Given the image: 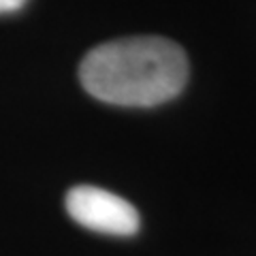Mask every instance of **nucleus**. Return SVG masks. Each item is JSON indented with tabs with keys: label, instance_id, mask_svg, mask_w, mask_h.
I'll use <instances>...</instances> for the list:
<instances>
[{
	"label": "nucleus",
	"instance_id": "1",
	"mask_svg": "<svg viewBox=\"0 0 256 256\" xmlns=\"http://www.w3.org/2000/svg\"><path fill=\"white\" fill-rule=\"evenodd\" d=\"M188 58L162 36H128L102 43L79 64L88 94L120 107H156L175 98L188 82Z\"/></svg>",
	"mask_w": 256,
	"mask_h": 256
},
{
	"label": "nucleus",
	"instance_id": "2",
	"mask_svg": "<svg viewBox=\"0 0 256 256\" xmlns=\"http://www.w3.org/2000/svg\"><path fill=\"white\" fill-rule=\"evenodd\" d=\"M66 212L77 224L105 235L130 237L139 230V212L109 190L75 186L66 194Z\"/></svg>",
	"mask_w": 256,
	"mask_h": 256
},
{
	"label": "nucleus",
	"instance_id": "3",
	"mask_svg": "<svg viewBox=\"0 0 256 256\" xmlns=\"http://www.w3.org/2000/svg\"><path fill=\"white\" fill-rule=\"evenodd\" d=\"M24 4H26V0H0V15H2V13L20 11Z\"/></svg>",
	"mask_w": 256,
	"mask_h": 256
}]
</instances>
